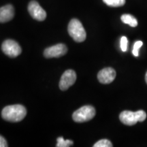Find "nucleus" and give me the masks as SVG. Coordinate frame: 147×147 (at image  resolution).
<instances>
[{
    "label": "nucleus",
    "instance_id": "obj_3",
    "mask_svg": "<svg viewBox=\"0 0 147 147\" xmlns=\"http://www.w3.org/2000/svg\"><path fill=\"white\" fill-rule=\"evenodd\" d=\"M95 109L92 106H84L73 113L72 119L76 123L87 122L95 117Z\"/></svg>",
    "mask_w": 147,
    "mask_h": 147
},
{
    "label": "nucleus",
    "instance_id": "obj_16",
    "mask_svg": "<svg viewBox=\"0 0 147 147\" xmlns=\"http://www.w3.org/2000/svg\"><path fill=\"white\" fill-rule=\"evenodd\" d=\"M127 43L128 40L127 38L125 36H123L121 38V49L123 52H125L127 49Z\"/></svg>",
    "mask_w": 147,
    "mask_h": 147
},
{
    "label": "nucleus",
    "instance_id": "obj_13",
    "mask_svg": "<svg viewBox=\"0 0 147 147\" xmlns=\"http://www.w3.org/2000/svg\"><path fill=\"white\" fill-rule=\"evenodd\" d=\"M74 144L73 141L70 140H64L63 137H59L57 138V144L56 146L57 147H68Z\"/></svg>",
    "mask_w": 147,
    "mask_h": 147
},
{
    "label": "nucleus",
    "instance_id": "obj_5",
    "mask_svg": "<svg viewBox=\"0 0 147 147\" xmlns=\"http://www.w3.org/2000/svg\"><path fill=\"white\" fill-rule=\"evenodd\" d=\"M28 11L32 17L38 21H45L47 18V12L36 1H32L29 2Z\"/></svg>",
    "mask_w": 147,
    "mask_h": 147
},
{
    "label": "nucleus",
    "instance_id": "obj_2",
    "mask_svg": "<svg viewBox=\"0 0 147 147\" xmlns=\"http://www.w3.org/2000/svg\"><path fill=\"white\" fill-rule=\"evenodd\" d=\"M67 31L69 36L77 42H82L87 38V34L83 25L81 22L76 18L71 20L69 23Z\"/></svg>",
    "mask_w": 147,
    "mask_h": 147
},
{
    "label": "nucleus",
    "instance_id": "obj_11",
    "mask_svg": "<svg viewBox=\"0 0 147 147\" xmlns=\"http://www.w3.org/2000/svg\"><path fill=\"white\" fill-rule=\"evenodd\" d=\"M121 19L122 22L125 24H127L132 27H135L138 25L137 19L134 16L129 14H125L121 16Z\"/></svg>",
    "mask_w": 147,
    "mask_h": 147
},
{
    "label": "nucleus",
    "instance_id": "obj_15",
    "mask_svg": "<svg viewBox=\"0 0 147 147\" xmlns=\"http://www.w3.org/2000/svg\"><path fill=\"white\" fill-rule=\"evenodd\" d=\"M143 45L142 42V41H137L134 44V49H133V55L135 57H138L139 55V49H140L141 47H142Z\"/></svg>",
    "mask_w": 147,
    "mask_h": 147
},
{
    "label": "nucleus",
    "instance_id": "obj_4",
    "mask_svg": "<svg viewBox=\"0 0 147 147\" xmlns=\"http://www.w3.org/2000/svg\"><path fill=\"white\" fill-rule=\"evenodd\" d=\"M2 51L7 56L14 58L18 57L21 53V48L16 41L12 40H6L1 46Z\"/></svg>",
    "mask_w": 147,
    "mask_h": 147
},
{
    "label": "nucleus",
    "instance_id": "obj_10",
    "mask_svg": "<svg viewBox=\"0 0 147 147\" xmlns=\"http://www.w3.org/2000/svg\"><path fill=\"white\" fill-rule=\"evenodd\" d=\"M14 16L13 5L8 4L0 8V23H3L11 21Z\"/></svg>",
    "mask_w": 147,
    "mask_h": 147
},
{
    "label": "nucleus",
    "instance_id": "obj_19",
    "mask_svg": "<svg viewBox=\"0 0 147 147\" xmlns=\"http://www.w3.org/2000/svg\"><path fill=\"white\" fill-rule=\"evenodd\" d=\"M145 80H146V84H147V71H146V76H145Z\"/></svg>",
    "mask_w": 147,
    "mask_h": 147
},
{
    "label": "nucleus",
    "instance_id": "obj_12",
    "mask_svg": "<svg viewBox=\"0 0 147 147\" xmlns=\"http://www.w3.org/2000/svg\"><path fill=\"white\" fill-rule=\"evenodd\" d=\"M103 1L111 7H121L125 3V0H103Z\"/></svg>",
    "mask_w": 147,
    "mask_h": 147
},
{
    "label": "nucleus",
    "instance_id": "obj_7",
    "mask_svg": "<svg viewBox=\"0 0 147 147\" xmlns=\"http://www.w3.org/2000/svg\"><path fill=\"white\" fill-rule=\"evenodd\" d=\"M67 52V48L65 45L58 44L46 49L44 55L46 58H57L65 55Z\"/></svg>",
    "mask_w": 147,
    "mask_h": 147
},
{
    "label": "nucleus",
    "instance_id": "obj_8",
    "mask_svg": "<svg viewBox=\"0 0 147 147\" xmlns=\"http://www.w3.org/2000/svg\"><path fill=\"white\" fill-rule=\"evenodd\" d=\"M116 71L112 67H106L99 71L97 74L98 80L102 84H109L115 80Z\"/></svg>",
    "mask_w": 147,
    "mask_h": 147
},
{
    "label": "nucleus",
    "instance_id": "obj_14",
    "mask_svg": "<svg viewBox=\"0 0 147 147\" xmlns=\"http://www.w3.org/2000/svg\"><path fill=\"white\" fill-rule=\"evenodd\" d=\"M94 147H112L113 146V144L110 142V140H108L107 139H103L99 140L98 142L95 143L93 145Z\"/></svg>",
    "mask_w": 147,
    "mask_h": 147
},
{
    "label": "nucleus",
    "instance_id": "obj_1",
    "mask_svg": "<svg viewBox=\"0 0 147 147\" xmlns=\"http://www.w3.org/2000/svg\"><path fill=\"white\" fill-rule=\"evenodd\" d=\"M27 110L23 106L19 104L5 106L1 112V116L4 120L9 122H19L25 118Z\"/></svg>",
    "mask_w": 147,
    "mask_h": 147
},
{
    "label": "nucleus",
    "instance_id": "obj_9",
    "mask_svg": "<svg viewBox=\"0 0 147 147\" xmlns=\"http://www.w3.org/2000/svg\"><path fill=\"white\" fill-rule=\"evenodd\" d=\"M119 119L121 122L127 125H134L138 122L136 112H131L129 110H125L120 114Z\"/></svg>",
    "mask_w": 147,
    "mask_h": 147
},
{
    "label": "nucleus",
    "instance_id": "obj_6",
    "mask_svg": "<svg viewBox=\"0 0 147 147\" xmlns=\"http://www.w3.org/2000/svg\"><path fill=\"white\" fill-rule=\"evenodd\" d=\"M76 74L72 69H67L63 74L59 81V88L62 91H66L75 83Z\"/></svg>",
    "mask_w": 147,
    "mask_h": 147
},
{
    "label": "nucleus",
    "instance_id": "obj_18",
    "mask_svg": "<svg viewBox=\"0 0 147 147\" xmlns=\"http://www.w3.org/2000/svg\"><path fill=\"white\" fill-rule=\"evenodd\" d=\"M8 146V143L4 138L0 136V147H7Z\"/></svg>",
    "mask_w": 147,
    "mask_h": 147
},
{
    "label": "nucleus",
    "instance_id": "obj_17",
    "mask_svg": "<svg viewBox=\"0 0 147 147\" xmlns=\"http://www.w3.org/2000/svg\"><path fill=\"white\" fill-rule=\"evenodd\" d=\"M138 117V121L140 122H142L146 118V114L144 110H138L136 111Z\"/></svg>",
    "mask_w": 147,
    "mask_h": 147
}]
</instances>
